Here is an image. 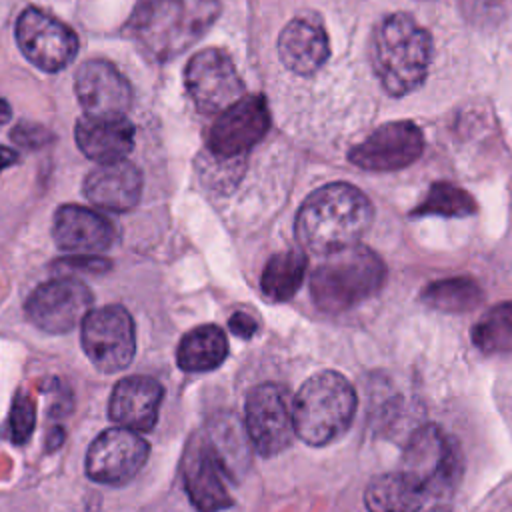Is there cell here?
<instances>
[{
  "instance_id": "7402d4cb",
  "label": "cell",
  "mask_w": 512,
  "mask_h": 512,
  "mask_svg": "<svg viewBox=\"0 0 512 512\" xmlns=\"http://www.w3.org/2000/svg\"><path fill=\"white\" fill-rule=\"evenodd\" d=\"M228 356V340L222 328L204 324L186 332L178 344L176 360L184 372H208Z\"/></svg>"
},
{
  "instance_id": "f546056e",
  "label": "cell",
  "mask_w": 512,
  "mask_h": 512,
  "mask_svg": "<svg viewBox=\"0 0 512 512\" xmlns=\"http://www.w3.org/2000/svg\"><path fill=\"white\" fill-rule=\"evenodd\" d=\"M58 268H70V270H84V272H106L110 268V260L98 256V254H78L70 258H62L56 262Z\"/></svg>"
},
{
  "instance_id": "83f0119b",
  "label": "cell",
  "mask_w": 512,
  "mask_h": 512,
  "mask_svg": "<svg viewBox=\"0 0 512 512\" xmlns=\"http://www.w3.org/2000/svg\"><path fill=\"white\" fill-rule=\"evenodd\" d=\"M34 424H36L34 402L30 400L28 394L18 392L12 400L10 416H8V432H10L12 442H16V444L28 442V438L34 432Z\"/></svg>"
},
{
  "instance_id": "7c38bea8",
  "label": "cell",
  "mask_w": 512,
  "mask_h": 512,
  "mask_svg": "<svg viewBox=\"0 0 512 512\" xmlns=\"http://www.w3.org/2000/svg\"><path fill=\"white\" fill-rule=\"evenodd\" d=\"M184 76L188 94L204 114H220L244 94L242 80L230 56L218 48H206L194 54Z\"/></svg>"
},
{
  "instance_id": "1f68e13d",
  "label": "cell",
  "mask_w": 512,
  "mask_h": 512,
  "mask_svg": "<svg viewBox=\"0 0 512 512\" xmlns=\"http://www.w3.org/2000/svg\"><path fill=\"white\" fill-rule=\"evenodd\" d=\"M16 162H18V154L8 146H0V172Z\"/></svg>"
},
{
  "instance_id": "4316f807",
  "label": "cell",
  "mask_w": 512,
  "mask_h": 512,
  "mask_svg": "<svg viewBox=\"0 0 512 512\" xmlns=\"http://www.w3.org/2000/svg\"><path fill=\"white\" fill-rule=\"evenodd\" d=\"M476 200L462 188L450 182H434L422 202L412 210V216H448L464 218L476 214Z\"/></svg>"
},
{
  "instance_id": "ffe728a7",
  "label": "cell",
  "mask_w": 512,
  "mask_h": 512,
  "mask_svg": "<svg viewBox=\"0 0 512 512\" xmlns=\"http://www.w3.org/2000/svg\"><path fill=\"white\" fill-rule=\"evenodd\" d=\"M328 54V36L316 18L296 16L280 32L278 56L294 74H314L328 60Z\"/></svg>"
},
{
  "instance_id": "9c48e42d",
  "label": "cell",
  "mask_w": 512,
  "mask_h": 512,
  "mask_svg": "<svg viewBox=\"0 0 512 512\" xmlns=\"http://www.w3.org/2000/svg\"><path fill=\"white\" fill-rule=\"evenodd\" d=\"M92 306L90 288L74 278H52L36 286L26 304L28 320L44 332L64 334L82 324Z\"/></svg>"
},
{
  "instance_id": "d4e9b609",
  "label": "cell",
  "mask_w": 512,
  "mask_h": 512,
  "mask_svg": "<svg viewBox=\"0 0 512 512\" xmlns=\"http://www.w3.org/2000/svg\"><path fill=\"white\" fill-rule=\"evenodd\" d=\"M422 302L440 312H470L482 302V288L470 276L440 278L424 286Z\"/></svg>"
},
{
  "instance_id": "4fadbf2b",
  "label": "cell",
  "mask_w": 512,
  "mask_h": 512,
  "mask_svg": "<svg viewBox=\"0 0 512 512\" xmlns=\"http://www.w3.org/2000/svg\"><path fill=\"white\" fill-rule=\"evenodd\" d=\"M424 150V134L412 120H394L378 126L348 152V160L370 172H392L414 164Z\"/></svg>"
},
{
  "instance_id": "52a82bcc",
  "label": "cell",
  "mask_w": 512,
  "mask_h": 512,
  "mask_svg": "<svg viewBox=\"0 0 512 512\" xmlns=\"http://www.w3.org/2000/svg\"><path fill=\"white\" fill-rule=\"evenodd\" d=\"M80 342L84 354L100 372L124 370L136 354L134 320L118 304L92 310L82 320Z\"/></svg>"
},
{
  "instance_id": "44dd1931",
  "label": "cell",
  "mask_w": 512,
  "mask_h": 512,
  "mask_svg": "<svg viewBox=\"0 0 512 512\" xmlns=\"http://www.w3.org/2000/svg\"><path fill=\"white\" fill-rule=\"evenodd\" d=\"M76 144L100 164L124 160L134 146V128L124 116H84L76 124Z\"/></svg>"
},
{
  "instance_id": "e0dca14e",
  "label": "cell",
  "mask_w": 512,
  "mask_h": 512,
  "mask_svg": "<svg viewBox=\"0 0 512 512\" xmlns=\"http://www.w3.org/2000/svg\"><path fill=\"white\" fill-rule=\"evenodd\" d=\"M52 238L66 252L100 254L114 244L116 228L108 218L90 208L64 204L54 212Z\"/></svg>"
},
{
  "instance_id": "3957f363",
  "label": "cell",
  "mask_w": 512,
  "mask_h": 512,
  "mask_svg": "<svg viewBox=\"0 0 512 512\" xmlns=\"http://www.w3.org/2000/svg\"><path fill=\"white\" fill-rule=\"evenodd\" d=\"M220 14L218 0H148L128 22V32L156 60L182 54Z\"/></svg>"
},
{
  "instance_id": "4dcf8cb0",
  "label": "cell",
  "mask_w": 512,
  "mask_h": 512,
  "mask_svg": "<svg viewBox=\"0 0 512 512\" xmlns=\"http://www.w3.org/2000/svg\"><path fill=\"white\" fill-rule=\"evenodd\" d=\"M228 326H230L232 334H236L238 338H252L258 330L256 320L246 312H234L228 320Z\"/></svg>"
},
{
  "instance_id": "6da1fadb",
  "label": "cell",
  "mask_w": 512,
  "mask_h": 512,
  "mask_svg": "<svg viewBox=\"0 0 512 512\" xmlns=\"http://www.w3.org/2000/svg\"><path fill=\"white\" fill-rule=\"evenodd\" d=\"M372 218V202L360 188L332 182L302 202L296 216V238L304 250L328 256L358 244Z\"/></svg>"
},
{
  "instance_id": "5bb4252c",
  "label": "cell",
  "mask_w": 512,
  "mask_h": 512,
  "mask_svg": "<svg viewBox=\"0 0 512 512\" xmlns=\"http://www.w3.org/2000/svg\"><path fill=\"white\" fill-rule=\"evenodd\" d=\"M148 452V442L136 430L108 428L96 436L86 452V476L100 484H124L140 472Z\"/></svg>"
},
{
  "instance_id": "f1b7e54d",
  "label": "cell",
  "mask_w": 512,
  "mask_h": 512,
  "mask_svg": "<svg viewBox=\"0 0 512 512\" xmlns=\"http://www.w3.org/2000/svg\"><path fill=\"white\" fill-rule=\"evenodd\" d=\"M12 140L28 150H36L40 146H46L52 140V134L40 126V124H32V122H20L14 126L12 130Z\"/></svg>"
},
{
  "instance_id": "8fae6325",
  "label": "cell",
  "mask_w": 512,
  "mask_h": 512,
  "mask_svg": "<svg viewBox=\"0 0 512 512\" xmlns=\"http://www.w3.org/2000/svg\"><path fill=\"white\" fill-rule=\"evenodd\" d=\"M16 42L22 54L44 72L62 70L78 50V38L72 28L34 6L18 16Z\"/></svg>"
},
{
  "instance_id": "277c9868",
  "label": "cell",
  "mask_w": 512,
  "mask_h": 512,
  "mask_svg": "<svg viewBox=\"0 0 512 512\" xmlns=\"http://www.w3.org/2000/svg\"><path fill=\"white\" fill-rule=\"evenodd\" d=\"M386 280L384 260L368 246H348L332 252L310 278L314 304L324 312H344L372 298Z\"/></svg>"
},
{
  "instance_id": "8992f818",
  "label": "cell",
  "mask_w": 512,
  "mask_h": 512,
  "mask_svg": "<svg viewBox=\"0 0 512 512\" xmlns=\"http://www.w3.org/2000/svg\"><path fill=\"white\" fill-rule=\"evenodd\" d=\"M402 472L426 498L446 496L462 474L460 448L438 424H424L404 446Z\"/></svg>"
},
{
  "instance_id": "d6986e66",
  "label": "cell",
  "mask_w": 512,
  "mask_h": 512,
  "mask_svg": "<svg viewBox=\"0 0 512 512\" xmlns=\"http://www.w3.org/2000/svg\"><path fill=\"white\" fill-rule=\"evenodd\" d=\"M82 192L98 208L128 212L140 200L142 172L128 160L100 164L84 178Z\"/></svg>"
},
{
  "instance_id": "9a60e30c",
  "label": "cell",
  "mask_w": 512,
  "mask_h": 512,
  "mask_svg": "<svg viewBox=\"0 0 512 512\" xmlns=\"http://www.w3.org/2000/svg\"><path fill=\"white\" fill-rule=\"evenodd\" d=\"M268 128L266 98L262 94L242 96L216 116L208 132V148L218 158H236L258 144Z\"/></svg>"
},
{
  "instance_id": "2e32d148",
  "label": "cell",
  "mask_w": 512,
  "mask_h": 512,
  "mask_svg": "<svg viewBox=\"0 0 512 512\" xmlns=\"http://www.w3.org/2000/svg\"><path fill=\"white\" fill-rule=\"evenodd\" d=\"M76 94L88 116H124L132 100L128 80L104 60H88L78 68Z\"/></svg>"
},
{
  "instance_id": "603a6c76",
  "label": "cell",
  "mask_w": 512,
  "mask_h": 512,
  "mask_svg": "<svg viewBox=\"0 0 512 512\" xmlns=\"http://www.w3.org/2000/svg\"><path fill=\"white\" fill-rule=\"evenodd\" d=\"M426 502L422 490L404 474L390 472L370 480L364 504L370 512H418Z\"/></svg>"
},
{
  "instance_id": "30bf717a",
  "label": "cell",
  "mask_w": 512,
  "mask_h": 512,
  "mask_svg": "<svg viewBox=\"0 0 512 512\" xmlns=\"http://www.w3.org/2000/svg\"><path fill=\"white\" fill-rule=\"evenodd\" d=\"M226 478H232V474L210 436H194L182 456V480L186 494L198 512H220L232 506Z\"/></svg>"
},
{
  "instance_id": "836d02e7",
  "label": "cell",
  "mask_w": 512,
  "mask_h": 512,
  "mask_svg": "<svg viewBox=\"0 0 512 512\" xmlns=\"http://www.w3.org/2000/svg\"><path fill=\"white\" fill-rule=\"evenodd\" d=\"M418 512H450L446 506H440V504H434V506H422Z\"/></svg>"
},
{
  "instance_id": "cb8c5ba5",
  "label": "cell",
  "mask_w": 512,
  "mask_h": 512,
  "mask_svg": "<svg viewBox=\"0 0 512 512\" xmlns=\"http://www.w3.org/2000/svg\"><path fill=\"white\" fill-rule=\"evenodd\" d=\"M306 264V254L300 248L284 250L270 256L260 278V288L264 296L272 302L290 300L302 286Z\"/></svg>"
},
{
  "instance_id": "5b68a950",
  "label": "cell",
  "mask_w": 512,
  "mask_h": 512,
  "mask_svg": "<svg viewBox=\"0 0 512 512\" xmlns=\"http://www.w3.org/2000/svg\"><path fill=\"white\" fill-rule=\"evenodd\" d=\"M356 404V392L340 372H318L294 396L296 434L310 446L330 444L350 428Z\"/></svg>"
},
{
  "instance_id": "484cf974",
  "label": "cell",
  "mask_w": 512,
  "mask_h": 512,
  "mask_svg": "<svg viewBox=\"0 0 512 512\" xmlns=\"http://www.w3.org/2000/svg\"><path fill=\"white\" fill-rule=\"evenodd\" d=\"M472 342L484 354H512V300L480 316L472 328Z\"/></svg>"
},
{
  "instance_id": "d6a6232c",
  "label": "cell",
  "mask_w": 512,
  "mask_h": 512,
  "mask_svg": "<svg viewBox=\"0 0 512 512\" xmlns=\"http://www.w3.org/2000/svg\"><path fill=\"white\" fill-rule=\"evenodd\" d=\"M8 118H10V104L4 98H0V128L8 122Z\"/></svg>"
},
{
  "instance_id": "ac0fdd59",
  "label": "cell",
  "mask_w": 512,
  "mask_h": 512,
  "mask_svg": "<svg viewBox=\"0 0 512 512\" xmlns=\"http://www.w3.org/2000/svg\"><path fill=\"white\" fill-rule=\"evenodd\" d=\"M162 396L164 390L154 378L128 376L116 382L110 394L108 414L118 426L146 432L152 430L158 420Z\"/></svg>"
},
{
  "instance_id": "7a4b0ae2",
  "label": "cell",
  "mask_w": 512,
  "mask_h": 512,
  "mask_svg": "<svg viewBox=\"0 0 512 512\" xmlns=\"http://www.w3.org/2000/svg\"><path fill=\"white\" fill-rule=\"evenodd\" d=\"M432 52L430 32L408 14H388L372 32V68L390 96H406L424 84Z\"/></svg>"
},
{
  "instance_id": "ba28073f",
  "label": "cell",
  "mask_w": 512,
  "mask_h": 512,
  "mask_svg": "<svg viewBox=\"0 0 512 512\" xmlns=\"http://www.w3.org/2000/svg\"><path fill=\"white\" fill-rule=\"evenodd\" d=\"M246 432L262 456H274L290 446L294 410L288 390L276 382L254 386L246 396Z\"/></svg>"
}]
</instances>
